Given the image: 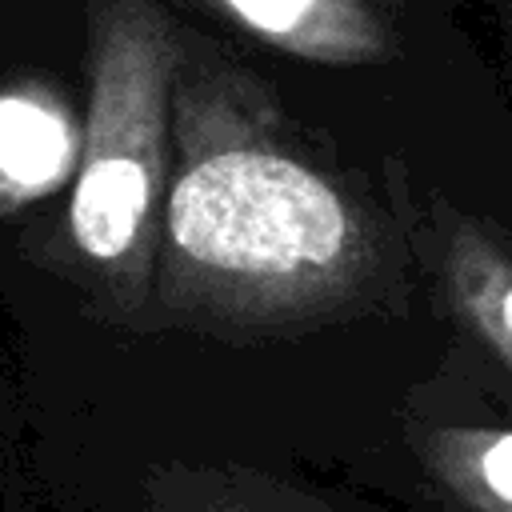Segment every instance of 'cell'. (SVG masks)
<instances>
[{"label": "cell", "mask_w": 512, "mask_h": 512, "mask_svg": "<svg viewBox=\"0 0 512 512\" xmlns=\"http://www.w3.org/2000/svg\"><path fill=\"white\" fill-rule=\"evenodd\" d=\"M172 144L156 288L176 312L280 324L324 312L360 280L368 240L352 204L280 144L240 76H176Z\"/></svg>", "instance_id": "obj_1"}, {"label": "cell", "mask_w": 512, "mask_h": 512, "mask_svg": "<svg viewBox=\"0 0 512 512\" xmlns=\"http://www.w3.org/2000/svg\"><path fill=\"white\" fill-rule=\"evenodd\" d=\"M140 496L148 512H332L296 484L244 464H156Z\"/></svg>", "instance_id": "obj_5"}, {"label": "cell", "mask_w": 512, "mask_h": 512, "mask_svg": "<svg viewBox=\"0 0 512 512\" xmlns=\"http://www.w3.org/2000/svg\"><path fill=\"white\" fill-rule=\"evenodd\" d=\"M220 16L276 52L312 64H372L388 56V28L368 0H208Z\"/></svg>", "instance_id": "obj_3"}, {"label": "cell", "mask_w": 512, "mask_h": 512, "mask_svg": "<svg viewBox=\"0 0 512 512\" xmlns=\"http://www.w3.org/2000/svg\"><path fill=\"white\" fill-rule=\"evenodd\" d=\"M176 76L180 40L160 0H92L88 120L72 172L68 236L128 300L144 292L156 252Z\"/></svg>", "instance_id": "obj_2"}, {"label": "cell", "mask_w": 512, "mask_h": 512, "mask_svg": "<svg viewBox=\"0 0 512 512\" xmlns=\"http://www.w3.org/2000/svg\"><path fill=\"white\" fill-rule=\"evenodd\" d=\"M444 272L464 320L512 368V260H504L488 240L456 232L444 256Z\"/></svg>", "instance_id": "obj_6"}, {"label": "cell", "mask_w": 512, "mask_h": 512, "mask_svg": "<svg viewBox=\"0 0 512 512\" xmlns=\"http://www.w3.org/2000/svg\"><path fill=\"white\" fill-rule=\"evenodd\" d=\"M508 24H512V16H508Z\"/></svg>", "instance_id": "obj_8"}, {"label": "cell", "mask_w": 512, "mask_h": 512, "mask_svg": "<svg viewBox=\"0 0 512 512\" xmlns=\"http://www.w3.org/2000/svg\"><path fill=\"white\" fill-rule=\"evenodd\" d=\"M428 460L464 504L512 512V432H436Z\"/></svg>", "instance_id": "obj_7"}, {"label": "cell", "mask_w": 512, "mask_h": 512, "mask_svg": "<svg viewBox=\"0 0 512 512\" xmlns=\"http://www.w3.org/2000/svg\"><path fill=\"white\" fill-rule=\"evenodd\" d=\"M80 160V132L40 92L0 96V216L60 188Z\"/></svg>", "instance_id": "obj_4"}]
</instances>
